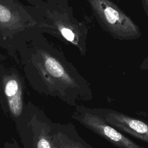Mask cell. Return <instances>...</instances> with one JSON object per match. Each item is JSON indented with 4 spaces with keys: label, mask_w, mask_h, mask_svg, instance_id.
<instances>
[{
    "label": "cell",
    "mask_w": 148,
    "mask_h": 148,
    "mask_svg": "<svg viewBox=\"0 0 148 148\" xmlns=\"http://www.w3.org/2000/svg\"><path fill=\"white\" fill-rule=\"evenodd\" d=\"M99 25L112 38L135 40L142 32L138 25L112 0H86Z\"/></svg>",
    "instance_id": "5"
},
{
    "label": "cell",
    "mask_w": 148,
    "mask_h": 148,
    "mask_svg": "<svg viewBox=\"0 0 148 148\" xmlns=\"http://www.w3.org/2000/svg\"><path fill=\"white\" fill-rule=\"evenodd\" d=\"M72 117L118 148H147L138 145L123 132L108 124L93 108L77 105Z\"/></svg>",
    "instance_id": "7"
},
{
    "label": "cell",
    "mask_w": 148,
    "mask_h": 148,
    "mask_svg": "<svg viewBox=\"0 0 148 148\" xmlns=\"http://www.w3.org/2000/svg\"><path fill=\"white\" fill-rule=\"evenodd\" d=\"M142 7L148 21V0H141Z\"/></svg>",
    "instance_id": "13"
},
{
    "label": "cell",
    "mask_w": 148,
    "mask_h": 148,
    "mask_svg": "<svg viewBox=\"0 0 148 148\" xmlns=\"http://www.w3.org/2000/svg\"><path fill=\"white\" fill-rule=\"evenodd\" d=\"M54 130L60 148H93L79 135L75 126L71 122H54Z\"/></svg>",
    "instance_id": "9"
},
{
    "label": "cell",
    "mask_w": 148,
    "mask_h": 148,
    "mask_svg": "<svg viewBox=\"0 0 148 148\" xmlns=\"http://www.w3.org/2000/svg\"><path fill=\"white\" fill-rule=\"evenodd\" d=\"M14 123L24 148H60L54 122L31 102H25L21 116Z\"/></svg>",
    "instance_id": "4"
},
{
    "label": "cell",
    "mask_w": 148,
    "mask_h": 148,
    "mask_svg": "<svg viewBox=\"0 0 148 148\" xmlns=\"http://www.w3.org/2000/svg\"><path fill=\"white\" fill-rule=\"evenodd\" d=\"M40 34H44L42 25L29 5L0 0V47L14 61L18 52Z\"/></svg>",
    "instance_id": "2"
},
{
    "label": "cell",
    "mask_w": 148,
    "mask_h": 148,
    "mask_svg": "<svg viewBox=\"0 0 148 148\" xmlns=\"http://www.w3.org/2000/svg\"><path fill=\"white\" fill-rule=\"evenodd\" d=\"M49 3L57 5L63 8H68L71 6L69 4V0H45Z\"/></svg>",
    "instance_id": "10"
},
{
    "label": "cell",
    "mask_w": 148,
    "mask_h": 148,
    "mask_svg": "<svg viewBox=\"0 0 148 148\" xmlns=\"http://www.w3.org/2000/svg\"><path fill=\"white\" fill-rule=\"evenodd\" d=\"M0 62V106L5 115L15 123L25 106V80L15 66Z\"/></svg>",
    "instance_id": "6"
},
{
    "label": "cell",
    "mask_w": 148,
    "mask_h": 148,
    "mask_svg": "<svg viewBox=\"0 0 148 148\" xmlns=\"http://www.w3.org/2000/svg\"><path fill=\"white\" fill-rule=\"evenodd\" d=\"M140 69L148 72V56L146 57L139 66Z\"/></svg>",
    "instance_id": "12"
},
{
    "label": "cell",
    "mask_w": 148,
    "mask_h": 148,
    "mask_svg": "<svg viewBox=\"0 0 148 148\" xmlns=\"http://www.w3.org/2000/svg\"><path fill=\"white\" fill-rule=\"evenodd\" d=\"M93 109L109 125L148 144V121L111 108Z\"/></svg>",
    "instance_id": "8"
},
{
    "label": "cell",
    "mask_w": 148,
    "mask_h": 148,
    "mask_svg": "<svg viewBox=\"0 0 148 148\" xmlns=\"http://www.w3.org/2000/svg\"><path fill=\"white\" fill-rule=\"evenodd\" d=\"M4 148H21L17 142L14 138H12L9 140L4 143Z\"/></svg>",
    "instance_id": "11"
},
{
    "label": "cell",
    "mask_w": 148,
    "mask_h": 148,
    "mask_svg": "<svg viewBox=\"0 0 148 148\" xmlns=\"http://www.w3.org/2000/svg\"><path fill=\"white\" fill-rule=\"evenodd\" d=\"M25 1L38 16L44 34L76 47L81 56L86 55L88 27L74 17L71 6L63 8L45 0Z\"/></svg>",
    "instance_id": "3"
},
{
    "label": "cell",
    "mask_w": 148,
    "mask_h": 148,
    "mask_svg": "<svg viewBox=\"0 0 148 148\" xmlns=\"http://www.w3.org/2000/svg\"><path fill=\"white\" fill-rule=\"evenodd\" d=\"M5 60V58L1 54H0V62L4 61Z\"/></svg>",
    "instance_id": "14"
},
{
    "label": "cell",
    "mask_w": 148,
    "mask_h": 148,
    "mask_svg": "<svg viewBox=\"0 0 148 148\" xmlns=\"http://www.w3.org/2000/svg\"><path fill=\"white\" fill-rule=\"evenodd\" d=\"M15 61L31 87L40 94L57 98L74 107L80 101L93 98L90 84L43 34L24 46Z\"/></svg>",
    "instance_id": "1"
}]
</instances>
